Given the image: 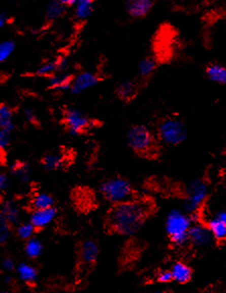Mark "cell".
Returning <instances> with one entry per match:
<instances>
[{
    "mask_svg": "<svg viewBox=\"0 0 226 293\" xmlns=\"http://www.w3.org/2000/svg\"><path fill=\"white\" fill-rule=\"evenodd\" d=\"M156 68V61L152 57L144 58L138 65V72L141 77H149Z\"/></svg>",
    "mask_w": 226,
    "mask_h": 293,
    "instance_id": "484cf974",
    "label": "cell"
},
{
    "mask_svg": "<svg viewBox=\"0 0 226 293\" xmlns=\"http://www.w3.org/2000/svg\"><path fill=\"white\" fill-rule=\"evenodd\" d=\"M11 171L22 182H27L30 178V168L26 162H14L11 166Z\"/></svg>",
    "mask_w": 226,
    "mask_h": 293,
    "instance_id": "cb8c5ba5",
    "label": "cell"
},
{
    "mask_svg": "<svg viewBox=\"0 0 226 293\" xmlns=\"http://www.w3.org/2000/svg\"><path fill=\"white\" fill-rule=\"evenodd\" d=\"M66 7L59 0H51L46 7V20L55 21L59 19L65 12Z\"/></svg>",
    "mask_w": 226,
    "mask_h": 293,
    "instance_id": "ac0fdd59",
    "label": "cell"
},
{
    "mask_svg": "<svg viewBox=\"0 0 226 293\" xmlns=\"http://www.w3.org/2000/svg\"><path fill=\"white\" fill-rule=\"evenodd\" d=\"M207 184L203 180L199 179L192 182L187 190V197L185 201L186 210L191 213L197 212L207 197Z\"/></svg>",
    "mask_w": 226,
    "mask_h": 293,
    "instance_id": "52a82bcc",
    "label": "cell"
},
{
    "mask_svg": "<svg viewBox=\"0 0 226 293\" xmlns=\"http://www.w3.org/2000/svg\"><path fill=\"white\" fill-rule=\"evenodd\" d=\"M206 73L212 82L218 84H226V68L221 64L213 63L208 65V67L206 68Z\"/></svg>",
    "mask_w": 226,
    "mask_h": 293,
    "instance_id": "ffe728a7",
    "label": "cell"
},
{
    "mask_svg": "<svg viewBox=\"0 0 226 293\" xmlns=\"http://www.w3.org/2000/svg\"><path fill=\"white\" fill-rule=\"evenodd\" d=\"M66 8L67 7H73L76 3V0H59Z\"/></svg>",
    "mask_w": 226,
    "mask_h": 293,
    "instance_id": "d590c367",
    "label": "cell"
},
{
    "mask_svg": "<svg viewBox=\"0 0 226 293\" xmlns=\"http://www.w3.org/2000/svg\"><path fill=\"white\" fill-rule=\"evenodd\" d=\"M95 0H76L74 7V16L78 20L87 19L93 12Z\"/></svg>",
    "mask_w": 226,
    "mask_h": 293,
    "instance_id": "5bb4252c",
    "label": "cell"
},
{
    "mask_svg": "<svg viewBox=\"0 0 226 293\" xmlns=\"http://www.w3.org/2000/svg\"><path fill=\"white\" fill-rule=\"evenodd\" d=\"M100 191L104 198L113 204H119L131 200L133 188L131 183L122 177H113L105 180Z\"/></svg>",
    "mask_w": 226,
    "mask_h": 293,
    "instance_id": "3957f363",
    "label": "cell"
},
{
    "mask_svg": "<svg viewBox=\"0 0 226 293\" xmlns=\"http://www.w3.org/2000/svg\"><path fill=\"white\" fill-rule=\"evenodd\" d=\"M24 250H25V254H26V256L28 258L36 259L42 254L43 246H42V243L39 239H37V238H29V239L26 241Z\"/></svg>",
    "mask_w": 226,
    "mask_h": 293,
    "instance_id": "4316f807",
    "label": "cell"
},
{
    "mask_svg": "<svg viewBox=\"0 0 226 293\" xmlns=\"http://www.w3.org/2000/svg\"><path fill=\"white\" fill-rule=\"evenodd\" d=\"M137 93H138L137 85L130 81L121 83L116 89V94L118 98L124 102H129L133 100L136 97Z\"/></svg>",
    "mask_w": 226,
    "mask_h": 293,
    "instance_id": "9a60e30c",
    "label": "cell"
},
{
    "mask_svg": "<svg viewBox=\"0 0 226 293\" xmlns=\"http://www.w3.org/2000/svg\"><path fill=\"white\" fill-rule=\"evenodd\" d=\"M14 128L13 111L6 104H0V129L12 131Z\"/></svg>",
    "mask_w": 226,
    "mask_h": 293,
    "instance_id": "d6986e66",
    "label": "cell"
},
{
    "mask_svg": "<svg viewBox=\"0 0 226 293\" xmlns=\"http://www.w3.org/2000/svg\"><path fill=\"white\" fill-rule=\"evenodd\" d=\"M99 256V247L94 241L87 239L82 243L80 247V257L84 263L92 264L96 261Z\"/></svg>",
    "mask_w": 226,
    "mask_h": 293,
    "instance_id": "4fadbf2b",
    "label": "cell"
},
{
    "mask_svg": "<svg viewBox=\"0 0 226 293\" xmlns=\"http://www.w3.org/2000/svg\"><path fill=\"white\" fill-rule=\"evenodd\" d=\"M166 228L173 244L183 246L189 241L188 234L191 228V218L180 211H172L167 218Z\"/></svg>",
    "mask_w": 226,
    "mask_h": 293,
    "instance_id": "277c9868",
    "label": "cell"
},
{
    "mask_svg": "<svg viewBox=\"0 0 226 293\" xmlns=\"http://www.w3.org/2000/svg\"><path fill=\"white\" fill-rule=\"evenodd\" d=\"M23 117L28 123H30L33 125H37L39 123L37 115L35 114V112L31 109H24L23 110Z\"/></svg>",
    "mask_w": 226,
    "mask_h": 293,
    "instance_id": "1f68e13d",
    "label": "cell"
},
{
    "mask_svg": "<svg viewBox=\"0 0 226 293\" xmlns=\"http://www.w3.org/2000/svg\"><path fill=\"white\" fill-rule=\"evenodd\" d=\"M130 148L138 155L154 158L158 154L157 141L152 131L142 124L133 125L127 134Z\"/></svg>",
    "mask_w": 226,
    "mask_h": 293,
    "instance_id": "7a4b0ae2",
    "label": "cell"
},
{
    "mask_svg": "<svg viewBox=\"0 0 226 293\" xmlns=\"http://www.w3.org/2000/svg\"><path fill=\"white\" fill-rule=\"evenodd\" d=\"M187 137L184 122L177 117L164 119L157 127V138L167 145L176 146L182 143Z\"/></svg>",
    "mask_w": 226,
    "mask_h": 293,
    "instance_id": "5b68a950",
    "label": "cell"
},
{
    "mask_svg": "<svg viewBox=\"0 0 226 293\" xmlns=\"http://www.w3.org/2000/svg\"><path fill=\"white\" fill-rule=\"evenodd\" d=\"M9 187V178L5 173H0V191H5Z\"/></svg>",
    "mask_w": 226,
    "mask_h": 293,
    "instance_id": "e575fe53",
    "label": "cell"
},
{
    "mask_svg": "<svg viewBox=\"0 0 226 293\" xmlns=\"http://www.w3.org/2000/svg\"><path fill=\"white\" fill-rule=\"evenodd\" d=\"M62 122L67 131L72 136L85 134L93 126V121L76 108H66L63 112Z\"/></svg>",
    "mask_w": 226,
    "mask_h": 293,
    "instance_id": "8992f818",
    "label": "cell"
},
{
    "mask_svg": "<svg viewBox=\"0 0 226 293\" xmlns=\"http://www.w3.org/2000/svg\"><path fill=\"white\" fill-rule=\"evenodd\" d=\"M154 0H126L125 7L128 14L132 17H143L149 13Z\"/></svg>",
    "mask_w": 226,
    "mask_h": 293,
    "instance_id": "9c48e42d",
    "label": "cell"
},
{
    "mask_svg": "<svg viewBox=\"0 0 226 293\" xmlns=\"http://www.w3.org/2000/svg\"><path fill=\"white\" fill-rule=\"evenodd\" d=\"M10 224L0 213V245L5 244L10 236Z\"/></svg>",
    "mask_w": 226,
    "mask_h": 293,
    "instance_id": "f546056e",
    "label": "cell"
},
{
    "mask_svg": "<svg viewBox=\"0 0 226 293\" xmlns=\"http://www.w3.org/2000/svg\"><path fill=\"white\" fill-rule=\"evenodd\" d=\"M208 228L212 236L218 241H223L226 238V224L217 220L216 218L212 219L208 223Z\"/></svg>",
    "mask_w": 226,
    "mask_h": 293,
    "instance_id": "d4e9b609",
    "label": "cell"
},
{
    "mask_svg": "<svg viewBox=\"0 0 226 293\" xmlns=\"http://www.w3.org/2000/svg\"><path fill=\"white\" fill-rule=\"evenodd\" d=\"M155 293H162V292H155Z\"/></svg>",
    "mask_w": 226,
    "mask_h": 293,
    "instance_id": "60d3db41",
    "label": "cell"
},
{
    "mask_svg": "<svg viewBox=\"0 0 226 293\" xmlns=\"http://www.w3.org/2000/svg\"><path fill=\"white\" fill-rule=\"evenodd\" d=\"M5 281H6V282H10V281H11V279H10L9 277H7V278L5 279Z\"/></svg>",
    "mask_w": 226,
    "mask_h": 293,
    "instance_id": "f35d334b",
    "label": "cell"
},
{
    "mask_svg": "<svg viewBox=\"0 0 226 293\" xmlns=\"http://www.w3.org/2000/svg\"><path fill=\"white\" fill-rule=\"evenodd\" d=\"M54 205V199L46 193H38L34 196L31 206L35 210H42L52 208Z\"/></svg>",
    "mask_w": 226,
    "mask_h": 293,
    "instance_id": "7402d4cb",
    "label": "cell"
},
{
    "mask_svg": "<svg viewBox=\"0 0 226 293\" xmlns=\"http://www.w3.org/2000/svg\"><path fill=\"white\" fill-rule=\"evenodd\" d=\"M35 227L33 226V224L29 223H23L17 226L16 228V234L19 238L21 239H29L31 238L34 232H35Z\"/></svg>",
    "mask_w": 226,
    "mask_h": 293,
    "instance_id": "f1b7e54d",
    "label": "cell"
},
{
    "mask_svg": "<svg viewBox=\"0 0 226 293\" xmlns=\"http://www.w3.org/2000/svg\"><path fill=\"white\" fill-rule=\"evenodd\" d=\"M215 218H216L217 220H219V221H221V222H223V223H225L226 224V211H221V212L217 213V215H216Z\"/></svg>",
    "mask_w": 226,
    "mask_h": 293,
    "instance_id": "74e56055",
    "label": "cell"
},
{
    "mask_svg": "<svg viewBox=\"0 0 226 293\" xmlns=\"http://www.w3.org/2000/svg\"><path fill=\"white\" fill-rule=\"evenodd\" d=\"M0 213L3 215V217L8 221L10 225H15L19 221V210L16 207L14 203L11 201H5L1 204Z\"/></svg>",
    "mask_w": 226,
    "mask_h": 293,
    "instance_id": "2e32d148",
    "label": "cell"
},
{
    "mask_svg": "<svg viewBox=\"0 0 226 293\" xmlns=\"http://www.w3.org/2000/svg\"><path fill=\"white\" fill-rule=\"evenodd\" d=\"M157 279H158V281L162 282V283H168V282H170V281L173 280V276H172L171 271H164V272H162V273L158 274Z\"/></svg>",
    "mask_w": 226,
    "mask_h": 293,
    "instance_id": "d6a6232c",
    "label": "cell"
},
{
    "mask_svg": "<svg viewBox=\"0 0 226 293\" xmlns=\"http://www.w3.org/2000/svg\"><path fill=\"white\" fill-rule=\"evenodd\" d=\"M188 236H189V242H191L193 246L201 248V247L207 246L210 243L212 234L208 227L197 224V225L191 226Z\"/></svg>",
    "mask_w": 226,
    "mask_h": 293,
    "instance_id": "30bf717a",
    "label": "cell"
},
{
    "mask_svg": "<svg viewBox=\"0 0 226 293\" xmlns=\"http://www.w3.org/2000/svg\"><path fill=\"white\" fill-rule=\"evenodd\" d=\"M74 76L72 74L58 72L48 77V88L51 90H70L71 84L73 82Z\"/></svg>",
    "mask_w": 226,
    "mask_h": 293,
    "instance_id": "7c38bea8",
    "label": "cell"
},
{
    "mask_svg": "<svg viewBox=\"0 0 226 293\" xmlns=\"http://www.w3.org/2000/svg\"><path fill=\"white\" fill-rule=\"evenodd\" d=\"M15 43L13 40H4L0 42V63L5 62L14 52Z\"/></svg>",
    "mask_w": 226,
    "mask_h": 293,
    "instance_id": "83f0119b",
    "label": "cell"
},
{
    "mask_svg": "<svg viewBox=\"0 0 226 293\" xmlns=\"http://www.w3.org/2000/svg\"><path fill=\"white\" fill-rule=\"evenodd\" d=\"M14 262H13V260L12 259H10V258H5L4 260H3V262H2V268L5 270V271H8V272H10V271H12L13 269H14Z\"/></svg>",
    "mask_w": 226,
    "mask_h": 293,
    "instance_id": "836d02e7",
    "label": "cell"
},
{
    "mask_svg": "<svg viewBox=\"0 0 226 293\" xmlns=\"http://www.w3.org/2000/svg\"><path fill=\"white\" fill-rule=\"evenodd\" d=\"M6 21H7V16L5 15V13L0 11V30L3 29V26L6 24Z\"/></svg>",
    "mask_w": 226,
    "mask_h": 293,
    "instance_id": "8d00e7d4",
    "label": "cell"
},
{
    "mask_svg": "<svg viewBox=\"0 0 226 293\" xmlns=\"http://www.w3.org/2000/svg\"><path fill=\"white\" fill-rule=\"evenodd\" d=\"M16 272L19 278L26 283H33L37 280V276H38L37 270L29 264H25V263L19 264L16 268Z\"/></svg>",
    "mask_w": 226,
    "mask_h": 293,
    "instance_id": "44dd1931",
    "label": "cell"
},
{
    "mask_svg": "<svg viewBox=\"0 0 226 293\" xmlns=\"http://www.w3.org/2000/svg\"><path fill=\"white\" fill-rule=\"evenodd\" d=\"M173 280L179 282V283H186L188 282L192 277V271L190 267H188L186 264L178 262L176 263L171 270Z\"/></svg>",
    "mask_w": 226,
    "mask_h": 293,
    "instance_id": "e0dca14e",
    "label": "cell"
},
{
    "mask_svg": "<svg viewBox=\"0 0 226 293\" xmlns=\"http://www.w3.org/2000/svg\"><path fill=\"white\" fill-rule=\"evenodd\" d=\"M57 211L54 207L42 210H35L30 215V223L36 229H42L48 226L56 217Z\"/></svg>",
    "mask_w": 226,
    "mask_h": 293,
    "instance_id": "8fae6325",
    "label": "cell"
},
{
    "mask_svg": "<svg viewBox=\"0 0 226 293\" xmlns=\"http://www.w3.org/2000/svg\"><path fill=\"white\" fill-rule=\"evenodd\" d=\"M0 293H9V292H7V291H2V292H0Z\"/></svg>",
    "mask_w": 226,
    "mask_h": 293,
    "instance_id": "ab89813d",
    "label": "cell"
},
{
    "mask_svg": "<svg viewBox=\"0 0 226 293\" xmlns=\"http://www.w3.org/2000/svg\"><path fill=\"white\" fill-rule=\"evenodd\" d=\"M43 167L49 171H54L59 169L63 165V159L59 154H47L42 158L41 161Z\"/></svg>",
    "mask_w": 226,
    "mask_h": 293,
    "instance_id": "603a6c76",
    "label": "cell"
},
{
    "mask_svg": "<svg viewBox=\"0 0 226 293\" xmlns=\"http://www.w3.org/2000/svg\"><path fill=\"white\" fill-rule=\"evenodd\" d=\"M150 211L147 202L129 200L115 204L109 213L108 223L112 230L121 235H133L143 225Z\"/></svg>",
    "mask_w": 226,
    "mask_h": 293,
    "instance_id": "6da1fadb",
    "label": "cell"
},
{
    "mask_svg": "<svg viewBox=\"0 0 226 293\" xmlns=\"http://www.w3.org/2000/svg\"><path fill=\"white\" fill-rule=\"evenodd\" d=\"M100 82V77L90 71H84L79 73L78 75L74 76L73 82L70 87V92L72 94H80L87 89H90L98 85Z\"/></svg>",
    "mask_w": 226,
    "mask_h": 293,
    "instance_id": "ba28073f",
    "label": "cell"
},
{
    "mask_svg": "<svg viewBox=\"0 0 226 293\" xmlns=\"http://www.w3.org/2000/svg\"><path fill=\"white\" fill-rule=\"evenodd\" d=\"M11 132L10 130L0 129V151H5L11 142Z\"/></svg>",
    "mask_w": 226,
    "mask_h": 293,
    "instance_id": "4dcf8cb0",
    "label": "cell"
}]
</instances>
